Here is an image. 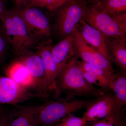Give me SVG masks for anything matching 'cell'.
Masks as SVG:
<instances>
[{
	"instance_id": "7",
	"label": "cell",
	"mask_w": 126,
	"mask_h": 126,
	"mask_svg": "<svg viewBox=\"0 0 126 126\" xmlns=\"http://www.w3.org/2000/svg\"><path fill=\"white\" fill-rule=\"evenodd\" d=\"M29 70L36 83L37 93L44 98L49 96L42 59L36 52L24 49L13 51Z\"/></svg>"
},
{
	"instance_id": "13",
	"label": "cell",
	"mask_w": 126,
	"mask_h": 126,
	"mask_svg": "<svg viewBox=\"0 0 126 126\" xmlns=\"http://www.w3.org/2000/svg\"><path fill=\"white\" fill-rule=\"evenodd\" d=\"M74 34L65 36L56 44L52 46L51 53L57 65L59 73L76 56L74 45Z\"/></svg>"
},
{
	"instance_id": "27",
	"label": "cell",
	"mask_w": 126,
	"mask_h": 126,
	"mask_svg": "<svg viewBox=\"0 0 126 126\" xmlns=\"http://www.w3.org/2000/svg\"><path fill=\"white\" fill-rule=\"evenodd\" d=\"M6 112L4 111V109L0 106V119L4 115Z\"/></svg>"
},
{
	"instance_id": "8",
	"label": "cell",
	"mask_w": 126,
	"mask_h": 126,
	"mask_svg": "<svg viewBox=\"0 0 126 126\" xmlns=\"http://www.w3.org/2000/svg\"><path fill=\"white\" fill-rule=\"evenodd\" d=\"M75 55L81 61L104 70L111 77L115 72L112 63L84 41L77 29L74 34Z\"/></svg>"
},
{
	"instance_id": "15",
	"label": "cell",
	"mask_w": 126,
	"mask_h": 126,
	"mask_svg": "<svg viewBox=\"0 0 126 126\" xmlns=\"http://www.w3.org/2000/svg\"><path fill=\"white\" fill-rule=\"evenodd\" d=\"M10 10L14 24L18 39V48L15 50L31 48L39 42L31 34L24 21L15 7Z\"/></svg>"
},
{
	"instance_id": "24",
	"label": "cell",
	"mask_w": 126,
	"mask_h": 126,
	"mask_svg": "<svg viewBox=\"0 0 126 126\" xmlns=\"http://www.w3.org/2000/svg\"><path fill=\"white\" fill-rule=\"evenodd\" d=\"M10 45L2 29H0V63H2L4 59L6 53Z\"/></svg>"
},
{
	"instance_id": "2",
	"label": "cell",
	"mask_w": 126,
	"mask_h": 126,
	"mask_svg": "<svg viewBox=\"0 0 126 126\" xmlns=\"http://www.w3.org/2000/svg\"><path fill=\"white\" fill-rule=\"evenodd\" d=\"M88 4L82 19L98 30L107 37L115 39H126V14L110 15L102 11L94 1Z\"/></svg>"
},
{
	"instance_id": "10",
	"label": "cell",
	"mask_w": 126,
	"mask_h": 126,
	"mask_svg": "<svg viewBox=\"0 0 126 126\" xmlns=\"http://www.w3.org/2000/svg\"><path fill=\"white\" fill-rule=\"evenodd\" d=\"M78 30L87 44L111 61L107 38L102 32L88 24L83 19L80 21Z\"/></svg>"
},
{
	"instance_id": "21",
	"label": "cell",
	"mask_w": 126,
	"mask_h": 126,
	"mask_svg": "<svg viewBox=\"0 0 126 126\" xmlns=\"http://www.w3.org/2000/svg\"><path fill=\"white\" fill-rule=\"evenodd\" d=\"M68 0H31L26 7L45 8L53 11L65 3Z\"/></svg>"
},
{
	"instance_id": "3",
	"label": "cell",
	"mask_w": 126,
	"mask_h": 126,
	"mask_svg": "<svg viewBox=\"0 0 126 126\" xmlns=\"http://www.w3.org/2000/svg\"><path fill=\"white\" fill-rule=\"evenodd\" d=\"M88 0H68L55 12L54 31L60 40L77 31L87 8Z\"/></svg>"
},
{
	"instance_id": "20",
	"label": "cell",
	"mask_w": 126,
	"mask_h": 126,
	"mask_svg": "<svg viewBox=\"0 0 126 126\" xmlns=\"http://www.w3.org/2000/svg\"><path fill=\"white\" fill-rule=\"evenodd\" d=\"M101 10L110 15L125 13L126 0H94Z\"/></svg>"
},
{
	"instance_id": "6",
	"label": "cell",
	"mask_w": 126,
	"mask_h": 126,
	"mask_svg": "<svg viewBox=\"0 0 126 126\" xmlns=\"http://www.w3.org/2000/svg\"><path fill=\"white\" fill-rule=\"evenodd\" d=\"M15 7L21 16L34 38L39 43L49 40L51 34L50 24L47 16L40 8Z\"/></svg>"
},
{
	"instance_id": "16",
	"label": "cell",
	"mask_w": 126,
	"mask_h": 126,
	"mask_svg": "<svg viewBox=\"0 0 126 126\" xmlns=\"http://www.w3.org/2000/svg\"><path fill=\"white\" fill-rule=\"evenodd\" d=\"M110 61L113 62L123 72L126 71V39L107 38Z\"/></svg>"
},
{
	"instance_id": "19",
	"label": "cell",
	"mask_w": 126,
	"mask_h": 126,
	"mask_svg": "<svg viewBox=\"0 0 126 126\" xmlns=\"http://www.w3.org/2000/svg\"><path fill=\"white\" fill-rule=\"evenodd\" d=\"M0 19L2 22V29L11 46L12 50L17 49L18 39L15 25L10 10H7L0 17Z\"/></svg>"
},
{
	"instance_id": "12",
	"label": "cell",
	"mask_w": 126,
	"mask_h": 126,
	"mask_svg": "<svg viewBox=\"0 0 126 126\" xmlns=\"http://www.w3.org/2000/svg\"><path fill=\"white\" fill-rule=\"evenodd\" d=\"M38 106H19L7 114V126H39Z\"/></svg>"
},
{
	"instance_id": "5",
	"label": "cell",
	"mask_w": 126,
	"mask_h": 126,
	"mask_svg": "<svg viewBox=\"0 0 126 126\" xmlns=\"http://www.w3.org/2000/svg\"><path fill=\"white\" fill-rule=\"evenodd\" d=\"M94 98L86 107L83 116L88 124L104 118L119 117L125 111L124 107L108 91Z\"/></svg>"
},
{
	"instance_id": "28",
	"label": "cell",
	"mask_w": 126,
	"mask_h": 126,
	"mask_svg": "<svg viewBox=\"0 0 126 126\" xmlns=\"http://www.w3.org/2000/svg\"><path fill=\"white\" fill-rule=\"evenodd\" d=\"M92 0H88V1H92Z\"/></svg>"
},
{
	"instance_id": "9",
	"label": "cell",
	"mask_w": 126,
	"mask_h": 126,
	"mask_svg": "<svg viewBox=\"0 0 126 126\" xmlns=\"http://www.w3.org/2000/svg\"><path fill=\"white\" fill-rule=\"evenodd\" d=\"M34 98H43L16 83L11 79L0 75V104L17 105Z\"/></svg>"
},
{
	"instance_id": "25",
	"label": "cell",
	"mask_w": 126,
	"mask_h": 126,
	"mask_svg": "<svg viewBox=\"0 0 126 126\" xmlns=\"http://www.w3.org/2000/svg\"><path fill=\"white\" fill-rule=\"evenodd\" d=\"M14 2L15 6L25 7L28 6L31 0H10Z\"/></svg>"
},
{
	"instance_id": "4",
	"label": "cell",
	"mask_w": 126,
	"mask_h": 126,
	"mask_svg": "<svg viewBox=\"0 0 126 126\" xmlns=\"http://www.w3.org/2000/svg\"><path fill=\"white\" fill-rule=\"evenodd\" d=\"M90 100L55 99L38 106V118L40 126H55L67 115L85 108Z\"/></svg>"
},
{
	"instance_id": "26",
	"label": "cell",
	"mask_w": 126,
	"mask_h": 126,
	"mask_svg": "<svg viewBox=\"0 0 126 126\" xmlns=\"http://www.w3.org/2000/svg\"><path fill=\"white\" fill-rule=\"evenodd\" d=\"M7 114L6 112L0 119V126H7Z\"/></svg>"
},
{
	"instance_id": "22",
	"label": "cell",
	"mask_w": 126,
	"mask_h": 126,
	"mask_svg": "<svg viewBox=\"0 0 126 126\" xmlns=\"http://www.w3.org/2000/svg\"><path fill=\"white\" fill-rule=\"evenodd\" d=\"M89 124L90 126H126L125 111L119 117L104 118Z\"/></svg>"
},
{
	"instance_id": "17",
	"label": "cell",
	"mask_w": 126,
	"mask_h": 126,
	"mask_svg": "<svg viewBox=\"0 0 126 126\" xmlns=\"http://www.w3.org/2000/svg\"><path fill=\"white\" fill-rule=\"evenodd\" d=\"M79 68L87 72L96 81L97 86L106 91L110 90V76L104 70L83 61H78Z\"/></svg>"
},
{
	"instance_id": "23",
	"label": "cell",
	"mask_w": 126,
	"mask_h": 126,
	"mask_svg": "<svg viewBox=\"0 0 126 126\" xmlns=\"http://www.w3.org/2000/svg\"><path fill=\"white\" fill-rule=\"evenodd\" d=\"M87 124L83 117H78L70 114L63 118L55 126H87Z\"/></svg>"
},
{
	"instance_id": "18",
	"label": "cell",
	"mask_w": 126,
	"mask_h": 126,
	"mask_svg": "<svg viewBox=\"0 0 126 126\" xmlns=\"http://www.w3.org/2000/svg\"><path fill=\"white\" fill-rule=\"evenodd\" d=\"M110 90L118 101L124 107L126 103V72L121 73L114 72L110 79Z\"/></svg>"
},
{
	"instance_id": "11",
	"label": "cell",
	"mask_w": 126,
	"mask_h": 126,
	"mask_svg": "<svg viewBox=\"0 0 126 126\" xmlns=\"http://www.w3.org/2000/svg\"><path fill=\"white\" fill-rule=\"evenodd\" d=\"M53 45L50 40L39 42L36 46V52L40 56L43 62L46 82L50 91L58 74L57 65L51 53Z\"/></svg>"
},
{
	"instance_id": "1",
	"label": "cell",
	"mask_w": 126,
	"mask_h": 126,
	"mask_svg": "<svg viewBox=\"0 0 126 126\" xmlns=\"http://www.w3.org/2000/svg\"><path fill=\"white\" fill-rule=\"evenodd\" d=\"M79 60L75 56L57 75L50 91L53 93L55 99L61 98L70 101L77 97H99L108 91L96 88L84 78L78 64Z\"/></svg>"
},
{
	"instance_id": "14",
	"label": "cell",
	"mask_w": 126,
	"mask_h": 126,
	"mask_svg": "<svg viewBox=\"0 0 126 126\" xmlns=\"http://www.w3.org/2000/svg\"><path fill=\"white\" fill-rule=\"evenodd\" d=\"M6 76L14 80L22 87L30 91L37 90L35 81L24 63L18 60L13 62L4 70Z\"/></svg>"
}]
</instances>
